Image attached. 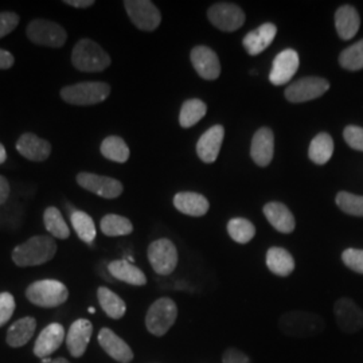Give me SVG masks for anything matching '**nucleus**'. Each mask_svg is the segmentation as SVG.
Wrapping results in <instances>:
<instances>
[{"mask_svg": "<svg viewBox=\"0 0 363 363\" xmlns=\"http://www.w3.org/2000/svg\"><path fill=\"white\" fill-rule=\"evenodd\" d=\"M57 253V244L50 235H34L13 249V261L21 268L49 262Z\"/></svg>", "mask_w": 363, "mask_h": 363, "instance_id": "f257e3e1", "label": "nucleus"}, {"mask_svg": "<svg viewBox=\"0 0 363 363\" xmlns=\"http://www.w3.org/2000/svg\"><path fill=\"white\" fill-rule=\"evenodd\" d=\"M72 64L79 72H103L111 65V57L94 40L84 38L78 40L72 52Z\"/></svg>", "mask_w": 363, "mask_h": 363, "instance_id": "f03ea898", "label": "nucleus"}, {"mask_svg": "<svg viewBox=\"0 0 363 363\" xmlns=\"http://www.w3.org/2000/svg\"><path fill=\"white\" fill-rule=\"evenodd\" d=\"M279 327L281 333L288 337H315L323 331V320L310 312L291 311L284 313L280 320Z\"/></svg>", "mask_w": 363, "mask_h": 363, "instance_id": "7ed1b4c3", "label": "nucleus"}, {"mask_svg": "<svg viewBox=\"0 0 363 363\" xmlns=\"http://www.w3.org/2000/svg\"><path fill=\"white\" fill-rule=\"evenodd\" d=\"M60 94L67 104L89 106L105 101L111 94V86L105 82H79L65 86Z\"/></svg>", "mask_w": 363, "mask_h": 363, "instance_id": "20e7f679", "label": "nucleus"}, {"mask_svg": "<svg viewBox=\"0 0 363 363\" xmlns=\"http://www.w3.org/2000/svg\"><path fill=\"white\" fill-rule=\"evenodd\" d=\"M26 298L33 304L43 308L60 307L69 298V291L64 283L57 280H39L26 289Z\"/></svg>", "mask_w": 363, "mask_h": 363, "instance_id": "39448f33", "label": "nucleus"}, {"mask_svg": "<svg viewBox=\"0 0 363 363\" xmlns=\"http://www.w3.org/2000/svg\"><path fill=\"white\" fill-rule=\"evenodd\" d=\"M178 318V308L174 300L169 298H160L152 303L145 316L147 330L155 335L163 337L169 333V328L175 325Z\"/></svg>", "mask_w": 363, "mask_h": 363, "instance_id": "423d86ee", "label": "nucleus"}, {"mask_svg": "<svg viewBox=\"0 0 363 363\" xmlns=\"http://www.w3.org/2000/svg\"><path fill=\"white\" fill-rule=\"evenodd\" d=\"M27 38L39 46H46L52 49L62 48L67 40L65 28L46 19H35L28 23L26 30Z\"/></svg>", "mask_w": 363, "mask_h": 363, "instance_id": "0eeeda50", "label": "nucleus"}, {"mask_svg": "<svg viewBox=\"0 0 363 363\" xmlns=\"http://www.w3.org/2000/svg\"><path fill=\"white\" fill-rule=\"evenodd\" d=\"M148 259L157 274L169 276L178 265V250L169 238H160L148 247Z\"/></svg>", "mask_w": 363, "mask_h": 363, "instance_id": "6e6552de", "label": "nucleus"}, {"mask_svg": "<svg viewBox=\"0 0 363 363\" xmlns=\"http://www.w3.org/2000/svg\"><path fill=\"white\" fill-rule=\"evenodd\" d=\"M124 7L130 22L142 31H155L162 22L160 11L150 0H125Z\"/></svg>", "mask_w": 363, "mask_h": 363, "instance_id": "1a4fd4ad", "label": "nucleus"}, {"mask_svg": "<svg viewBox=\"0 0 363 363\" xmlns=\"http://www.w3.org/2000/svg\"><path fill=\"white\" fill-rule=\"evenodd\" d=\"M330 89V82L320 77H304L292 82L286 89V99L289 103H307L323 96Z\"/></svg>", "mask_w": 363, "mask_h": 363, "instance_id": "9d476101", "label": "nucleus"}, {"mask_svg": "<svg viewBox=\"0 0 363 363\" xmlns=\"http://www.w3.org/2000/svg\"><path fill=\"white\" fill-rule=\"evenodd\" d=\"M208 21L220 31L232 33L245 23V13L233 3H216L208 11Z\"/></svg>", "mask_w": 363, "mask_h": 363, "instance_id": "9b49d317", "label": "nucleus"}, {"mask_svg": "<svg viewBox=\"0 0 363 363\" xmlns=\"http://www.w3.org/2000/svg\"><path fill=\"white\" fill-rule=\"evenodd\" d=\"M77 183L85 190L105 199H115L123 194V184L111 177H101L91 172H79Z\"/></svg>", "mask_w": 363, "mask_h": 363, "instance_id": "f8f14e48", "label": "nucleus"}, {"mask_svg": "<svg viewBox=\"0 0 363 363\" xmlns=\"http://www.w3.org/2000/svg\"><path fill=\"white\" fill-rule=\"evenodd\" d=\"M337 325L343 333L355 334L363 328V311L351 298H342L334 306Z\"/></svg>", "mask_w": 363, "mask_h": 363, "instance_id": "ddd939ff", "label": "nucleus"}, {"mask_svg": "<svg viewBox=\"0 0 363 363\" xmlns=\"http://www.w3.org/2000/svg\"><path fill=\"white\" fill-rule=\"evenodd\" d=\"M298 54L295 50L286 49L284 52H279L273 61L272 69L269 73L271 84L280 86L291 81L298 72Z\"/></svg>", "mask_w": 363, "mask_h": 363, "instance_id": "4468645a", "label": "nucleus"}, {"mask_svg": "<svg viewBox=\"0 0 363 363\" xmlns=\"http://www.w3.org/2000/svg\"><path fill=\"white\" fill-rule=\"evenodd\" d=\"M191 64L196 73L208 81L220 77V64L218 55L208 46H196L191 50Z\"/></svg>", "mask_w": 363, "mask_h": 363, "instance_id": "2eb2a0df", "label": "nucleus"}, {"mask_svg": "<svg viewBox=\"0 0 363 363\" xmlns=\"http://www.w3.org/2000/svg\"><path fill=\"white\" fill-rule=\"evenodd\" d=\"M273 152H274V135L272 130L262 127L255 133L252 139L250 156L257 166L267 167L272 162Z\"/></svg>", "mask_w": 363, "mask_h": 363, "instance_id": "dca6fc26", "label": "nucleus"}, {"mask_svg": "<svg viewBox=\"0 0 363 363\" xmlns=\"http://www.w3.org/2000/svg\"><path fill=\"white\" fill-rule=\"evenodd\" d=\"M93 325L88 319H78L70 325L66 335V345L72 357L79 358L85 354L91 340Z\"/></svg>", "mask_w": 363, "mask_h": 363, "instance_id": "f3484780", "label": "nucleus"}, {"mask_svg": "<svg viewBox=\"0 0 363 363\" xmlns=\"http://www.w3.org/2000/svg\"><path fill=\"white\" fill-rule=\"evenodd\" d=\"M16 150L27 160L45 162L52 154V144L34 133H23L16 142Z\"/></svg>", "mask_w": 363, "mask_h": 363, "instance_id": "a211bd4d", "label": "nucleus"}, {"mask_svg": "<svg viewBox=\"0 0 363 363\" xmlns=\"http://www.w3.org/2000/svg\"><path fill=\"white\" fill-rule=\"evenodd\" d=\"M225 128L222 125H214L206 130L196 143V154L205 163H213L220 155V145L223 142Z\"/></svg>", "mask_w": 363, "mask_h": 363, "instance_id": "6ab92c4d", "label": "nucleus"}, {"mask_svg": "<svg viewBox=\"0 0 363 363\" xmlns=\"http://www.w3.org/2000/svg\"><path fill=\"white\" fill-rule=\"evenodd\" d=\"M65 339V330L64 325L60 323H52L45 327L39 334L38 339L34 346V354L38 358H48L52 352L60 349Z\"/></svg>", "mask_w": 363, "mask_h": 363, "instance_id": "aec40b11", "label": "nucleus"}, {"mask_svg": "<svg viewBox=\"0 0 363 363\" xmlns=\"http://www.w3.org/2000/svg\"><path fill=\"white\" fill-rule=\"evenodd\" d=\"M99 343L103 350L117 362L130 363L133 359V351L130 350V346L109 328H103L100 331Z\"/></svg>", "mask_w": 363, "mask_h": 363, "instance_id": "412c9836", "label": "nucleus"}, {"mask_svg": "<svg viewBox=\"0 0 363 363\" xmlns=\"http://www.w3.org/2000/svg\"><path fill=\"white\" fill-rule=\"evenodd\" d=\"M268 222L280 233H292L295 230V217L292 211L281 202H269L264 206Z\"/></svg>", "mask_w": 363, "mask_h": 363, "instance_id": "4be33fe9", "label": "nucleus"}, {"mask_svg": "<svg viewBox=\"0 0 363 363\" xmlns=\"http://www.w3.org/2000/svg\"><path fill=\"white\" fill-rule=\"evenodd\" d=\"M277 34V27L273 23H264L256 30L250 31L242 40L244 49L250 55H259V52L268 49Z\"/></svg>", "mask_w": 363, "mask_h": 363, "instance_id": "5701e85b", "label": "nucleus"}, {"mask_svg": "<svg viewBox=\"0 0 363 363\" xmlns=\"http://www.w3.org/2000/svg\"><path fill=\"white\" fill-rule=\"evenodd\" d=\"M361 26V18L357 9L352 6H342L335 13V27L337 35L343 40H349L357 35Z\"/></svg>", "mask_w": 363, "mask_h": 363, "instance_id": "b1692460", "label": "nucleus"}, {"mask_svg": "<svg viewBox=\"0 0 363 363\" xmlns=\"http://www.w3.org/2000/svg\"><path fill=\"white\" fill-rule=\"evenodd\" d=\"M174 206L178 211L191 217H202L208 211V201L206 196L191 191H183L174 196Z\"/></svg>", "mask_w": 363, "mask_h": 363, "instance_id": "393cba45", "label": "nucleus"}, {"mask_svg": "<svg viewBox=\"0 0 363 363\" xmlns=\"http://www.w3.org/2000/svg\"><path fill=\"white\" fill-rule=\"evenodd\" d=\"M109 273L120 281L130 286H142L147 284V277L138 267L130 264L128 259H117L108 265Z\"/></svg>", "mask_w": 363, "mask_h": 363, "instance_id": "a878e982", "label": "nucleus"}, {"mask_svg": "<svg viewBox=\"0 0 363 363\" xmlns=\"http://www.w3.org/2000/svg\"><path fill=\"white\" fill-rule=\"evenodd\" d=\"M268 269L280 277H286L295 271V259L284 247H273L267 253Z\"/></svg>", "mask_w": 363, "mask_h": 363, "instance_id": "bb28decb", "label": "nucleus"}, {"mask_svg": "<svg viewBox=\"0 0 363 363\" xmlns=\"http://www.w3.org/2000/svg\"><path fill=\"white\" fill-rule=\"evenodd\" d=\"M37 322L34 318H23L13 323L7 331V343L11 347H22L34 335Z\"/></svg>", "mask_w": 363, "mask_h": 363, "instance_id": "cd10ccee", "label": "nucleus"}, {"mask_svg": "<svg viewBox=\"0 0 363 363\" xmlns=\"http://www.w3.org/2000/svg\"><path fill=\"white\" fill-rule=\"evenodd\" d=\"M333 154H334V140L328 133L322 132L312 139L308 156L315 164L323 166L331 159Z\"/></svg>", "mask_w": 363, "mask_h": 363, "instance_id": "c85d7f7f", "label": "nucleus"}, {"mask_svg": "<svg viewBox=\"0 0 363 363\" xmlns=\"http://www.w3.org/2000/svg\"><path fill=\"white\" fill-rule=\"evenodd\" d=\"M97 298L99 303L103 308V311L112 319H121L125 311H127V306L124 303V300L117 296L115 292H112L111 289H108L106 286H100L97 291Z\"/></svg>", "mask_w": 363, "mask_h": 363, "instance_id": "c756f323", "label": "nucleus"}, {"mask_svg": "<svg viewBox=\"0 0 363 363\" xmlns=\"http://www.w3.org/2000/svg\"><path fill=\"white\" fill-rule=\"evenodd\" d=\"M206 112H208V106L202 100L191 99L184 101L179 113V124L182 128L193 127L205 117Z\"/></svg>", "mask_w": 363, "mask_h": 363, "instance_id": "7c9ffc66", "label": "nucleus"}, {"mask_svg": "<svg viewBox=\"0 0 363 363\" xmlns=\"http://www.w3.org/2000/svg\"><path fill=\"white\" fill-rule=\"evenodd\" d=\"M100 151L104 157L116 163H125L130 159V148L120 136H108L103 140Z\"/></svg>", "mask_w": 363, "mask_h": 363, "instance_id": "2f4dec72", "label": "nucleus"}, {"mask_svg": "<svg viewBox=\"0 0 363 363\" xmlns=\"http://www.w3.org/2000/svg\"><path fill=\"white\" fill-rule=\"evenodd\" d=\"M43 222L45 228L52 237L60 238V240H66L70 235V230L66 225L65 220L61 214V211L57 208H48L45 210L43 214Z\"/></svg>", "mask_w": 363, "mask_h": 363, "instance_id": "473e14b6", "label": "nucleus"}, {"mask_svg": "<svg viewBox=\"0 0 363 363\" xmlns=\"http://www.w3.org/2000/svg\"><path fill=\"white\" fill-rule=\"evenodd\" d=\"M70 220H72V225H73L76 233L78 234V237L84 242L91 244L96 240L97 232H96L94 222L91 220L89 214H86L84 211H79V210H76V211L72 213Z\"/></svg>", "mask_w": 363, "mask_h": 363, "instance_id": "72a5a7b5", "label": "nucleus"}, {"mask_svg": "<svg viewBox=\"0 0 363 363\" xmlns=\"http://www.w3.org/2000/svg\"><path fill=\"white\" fill-rule=\"evenodd\" d=\"M101 232L108 237H118V235H128L133 232V225L128 218L117 216V214H108L101 220L100 223Z\"/></svg>", "mask_w": 363, "mask_h": 363, "instance_id": "f704fd0d", "label": "nucleus"}, {"mask_svg": "<svg viewBox=\"0 0 363 363\" xmlns=\"http://www.w3.org/2000/svg\"><path fill=\"white\" fill-rule=\"evenodd\" d=\"M228 233L238 244H247L256 235V228L249 220L233 218L228 223Z\"/></svg>", "mask_w": 363, "mask_h": 363, "instance_id": "c9c22d12", "label": "nucleus"}, {"mask_svg": "<svg viewBox=\"0 0 363 363\" xmlns=\"http://www.w3.org/2000/svg\"><path fill=\"white\" fill-rule=\"evenodd\" d=\"M339 64L343 69L350 72L363 69V39L340 52Z\"/></svg>", "mask_w": 363, "mask_h": 363, "instance_id": "e433bc0d", "label": "nucleus"}, {"mask_svg": "<svg viewBox=\"0 0 363 363\" xmlns=\"http://www.w3.org/2000/svg\"><path fill=\"white\" fill-rule=\"evenodd\" d=\"M335 202H337V208H340L343 213L355 216V217H363L362 195L340 191V193H337Z\"/></svg>", "mask_w": 363, "mask_h": 363, "instance_id": "4c0bfd02", "label": "nucleus"}, {"mask_svg": "<svg viewBox=\"0 0 363 363\" xmlns=\"http://www.w3.org/2000/svg\"><path fill=\"white\" fill-rule=\"evenodd\" d=\"M342 259L347 268L354 272L363 274V250L362 249H346L342 253Z\"/></svg>", "mask_w": 363, "mask_h": 363, "instance_id": "58836bf2", "label": "nucleus"}, {"mask_svg": "<svg viewBox=\"0 0 363 363\" xmlns=\"http://www.w3.org/2000/svg\"><path fill=\"white\" fill-rule=\"evenodd\" d=\"M15 311V298L11 294H0V327L6 325Z\"/></svg>", "mask_w": 363, "mask_h": 363, "instance_id": "ea45409f", "label": "nucleus"}, {"mask_svg": "<svg viewBox=\"0 0 363 363\" xmlns=\"http://www.w3.org/2000/svg\"><path fill=\"white\" fill-rule=\"evenodd\" d=\"M343 138L352 150L363 152V128L357 125H349L343 130Z\"/></svg>", "mask_w": 363, "mask_h": 363, "instance_id": "a19ab883", "label": "nucleus"}, {"mask_svg": "<svg viewBox=\"0 0 363 363\" xmlns=\"http://www.w3.org/2000/svg\"><path fill=\"white\" fill-rule=\"evenodd\" d=\"M19 25V16L15 13H0V38H4Z\"/></svg>", "mask_w": 363, "mask_h": 363, "instance_id": "79ce46f5", "label": "nucleus"}, {"mask_svg": "<svg viewBox=\"0 0 363 363\" xmlns=\"http://www.w3.org/2000/svg\"><path fill=\"white\" fill-rule=\"evenodd\" d=\"M222 362L223 363H250V359L245 352H242L238 349L230 347L223 352L222 357Z\"/></svg>", "mask_w": 363, "mask_h": 363, "instance_id": "37998d69", "label": "nucleus"}, {"mask_svg": "<svg viewBox=\"0 0 363 363\" xmlns=\"http://www.w3.org/2000/svg\"><path fill=\"white\" fill-rule=\"evenodd\" d=\"M15 58L13 54L7 50L0 49V70H7L10 67H13Z\"/></svg>", "mask_w": 363, "mask_h": 363, "instance_id": "c03bdc74", "label": "nucleus"}, {"mask_svg": "<svg viewBox=\"0 0 363 363\" xmlns=\"http://www.w3.org/2000/svg\"><path fill=\"white\" fill-rule=\"evenodd\" d=\"M11 193V189H10V183L9 181L0 175V205L6 203V201L9 199Z\"/></svg>", "mask_w": 363, "mask_h": 363, "instance_id": "a18cd8bd", "label": "nucleus"}, {"mask_svg": "<svg viewBox=\"0 0 363 363\" xmlns=\"http://www.w3.org/2000/svg\"><path fill=\"white\" fill-rule=\"evenodd\" d=\"M65 4L72 6L74 9H89L94 6L93 0H65Z\"/></svg>", "mask_w": 363, "mask_h": 363, "instance_id": "49530a36", "label": "nucleus"}, {"mask_svg": "<svg viewBox=\"0 0 363 363\" xmlns=\"http://www.w3.org/2000/svg\"><path fill=\"white\" fill-rule=\"evenodd\" d=\"M6 159H7V152H6V148H4V145L0 143V164H3L4 162H6Z\"/></svg>", "mask_w": 363, "mask_h": 363, "instance_id": "de8ad7c7", "label": "nucleus"}, {"mask_svg": "<svg viewBox=\"0 0 363 363\" xmlns=\"http://www.w3.org/2000/svg\"><path fill=\"white\" fill-rule=\"evenodd\" d=\"M52 363H70L69 361H66L64 358H57V359H54L52 361Z\"/></svg>", "mask_w": 363, "mask_h": 363, "instance_id": "09e8293b", "label": "nucleus"}, {"mask_svg": "<svg viewBox=\"0 0 363 363\" xmlns=\"http://www.w3.org/2000/svg\"><path fill=\"white\" fill-rule=\"evenodd\" d=\"M43 363H52V359L48 357V358H43V361H42Z\"/></svg>", "mask_w": 363, "mask_h": 363, "instance_id": "8fccbe9b", "label": "nucleus"}, {"mask_svg": "<svg viewBox=\"0 0 363 363\" xmlns=\"http://www.w3.org/2000/svg\"><path fill=\"white\" fill-rule=\"evenodd\" d=\"M89 312H91V313H94V308H93V307H91V308H89Z\"/></svg>", "mask_w": 363, "mask_h": 363, "instance_id": "3c124183", "label": "nucleus"}]
</instances>
